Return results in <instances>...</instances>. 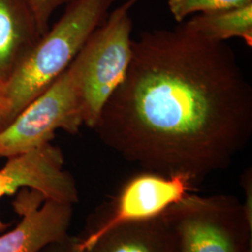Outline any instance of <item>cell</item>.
Here are the masks:
<instances>
[{
  "mask_svg": "<svg viewBox=\"0 0 252 252\" xmlns=\"http://www.w3.org/2000/svg\"><path fill=\"white\" fill-rule=\"evenodd\" d=\"M93 129L126 161L196 184L227 169L252 134V89L234 51L190 32H143Z\"/></svg>",
  "mask_w": 252,
  "mask_h": 252,
  "instance_id": "1",
  "label": "cell"
},
{
  "mask_svg": "<svg viewBox=\"0 0 252 252\" xmlns=\"http://www.w3.org/2000/svg\"><path fill=\"white\" fill-rule=\"evenodd\" d=\"M116 0H73L6 81V126L67 69ZM5 126V127H6Z\"/></svg>",
  "mask_w": 252,
  "mask_h": 252,
  "instance_id": "2",
  "label": "cell"
},
{
  "mask_svg": "<svg viewBox=\"0 0 252 252\" xmlns=\"http://www.w3.org/2000/svg\"><path fill=\"white\" fill-rule=\"evenodd\" d=\"M137 1L127 0L110 12L69 65L80 92L83 123L90 128L126 77L133 53L130 9Z\"/></svg>",
  "mask_w": 252,
  "mask_h": 252,
  "instance_id": "3",
  "label": "cell"
},
{
  "mask_svg": "<svg viewBox=\"0 0 252 252\" xmlns=\"http://www.w3.org/2000/svg\"><path fill=\"white\" fill-rule=\"evenodd\" d=\"M162 217L175 252H252V221L233 195L189 193Z\"/></svg>",
  "mask_w": 252,
  "mask_h": 252,
  "instance_id": "4",
  "label": "cell"
},
{
  "mask_svg": "<svg viewBox=\"0 0 252 252\" xmlns=\"http://www.w3.org/2000/svg\"><path fill=\"white\" fill-rule=\"evenodd\" d=\"M84 126L77 81L68 66L42 94L0 131V157L9 158L49 144L56 131Z\"/></svg>",
  "mask_w": 252,
  "mask_h": 252,
  "instance_id": "5",
  "label": "cell"
},
{
  "mask_svg": "<svg viewBox=\"0 0 252 252\" xmlns=\"http://www.w3.org/2000/svg\"><path fill=\"white\" fill-rule=\"evenodd\" d=\"M195 183L185 174L162 175L144 171L128 180L112 202L108 215L79 237L81 252L88 250L109 231L161 216L194 189Z\"/></svg>",
  "mask_w": 252,
  "mask_h": 252,
  "instance_id": "6",
  "label": "cell"
},
{
  "mask_svg": "<svg viewBox=\"0 0 252 252\" xmlns=\"http://www.w3.org/2000/svg\"><path fill=\"white\" fill-rule=\"evenodd\" d=\"M26 188L38 191L46 200L73 206L79 200L76 181L63 168V153L52 143L9 157L0 168V199ZM9 227L0 220V232Z\"/></svg>",
  "mask_w": 252,
  "mask_h": 252,
  "instance_id": "7",
  "label": "cell"
},
{
  "mask_svg": "<svg viewBox=\"0 0 252 252\" xmlns=\"http://www.w3.org/2000/svg\"><path fill=\"white\" fill-rule=\"evenodd\" d=\"M21 220L0 234V252H39L68 235L73 205L46 200L38 191L23 189L13 202Z\"/></svg>",
  "mask_w": 252,
  "mask_h": 252,
  "instance_id": "8",
  "label": "cell"
},
{
  "mask_svg": "<svg viewBox=\"0 0 252 252\" xmlns=\"http://www.w3.org/2000/svg\"><path fill=\"white\" fill-rule=\"evenodd\" d=\"M40 36L27 0H0V79L8 80Z\"/></svg>",
  "mask_w": 252,
  "mask_h": 252,
  "instance_id": "9",
  "label": "cell"
},
{
  "mask_svg": "<svg viewBox=\"0 0 252 252\" xmlns=\"http://www.w3.org/2000/svg\"><path fill=\"white\" fill-rule=\"evenodd\" d=\"M84 252H175V248L161 215L117 227Z\"/></svg>",
  "mask_w": 252,
  "mask_h": 252,
  "instance_id": "10",
  "label": "cell"
},
{
  "mask_svg": "<svg viewBox=\"0 0 252 252\" xmlns=\"http://www.w3.org/2000/svg\"><path fill=\"white\" fill-rule=\"evenodd\" d=\"M190 32L214 41L242 38L252 45V4L242 8L198 13L184 25Z\"/></svg>",
  "mask_w": 252,
  "mask_h": 252,
  "instance_id": "11",
  "label": "cell"
},
{
  "mask_svg": "<svg viewBox=\"0 0 252 252\" xmlns=\"http://www.w3.org/2000/svg\"><path fill=\"white\" fill-rule=\"evenodd\" d=\"M252 0H168L172 16L181 23L194 13H207L252 5Z\"/></svg>",
  "mask_w": 252,
  "mask_h": 252,
  "instance_id": "12",
  "label": "cell"
},
{
  "mask_svg": "<svg viewBox=\"0 0 252 252\" xmlns=\"http://www.w3.org/2000/svg\"><path fill=\"white\" fill-rule=\"evenodd\" d=\"M73 0H27L36 19L39 33L42 36L48 31L49 23L54 11Z\"/></svg>",
  "mask_w": 252,
  "mask_h": 252,
  "instance_id": "13",
  "label": "cell"
},
{
  "mask_svg": "<svg viewBox=\"0 0 252 252\" xmlns=\"http://www.w3.org/2000/svg\"><path fill=\"white\" fill-rule=\"evenodd\" d=\"M80 238L67 235L60 241L49 244L39 252H81L79 248Z\"/></svg>",
  "mask_w": 252,
  "mask_h": 252,
  "instance_id": "14",
  "label": "cell"
},
{
  "mask_svg": "<svg viewBox=\"0 0 252 252\" xmlns=\"http://www.w3.org/2000/svg\"><path fill=\"white\" fill-rule=\"evenodd\" d=\"M241 185L245 192V202L242 204L247 216L252 221V176L251 169H248L244 173Z\"/></svg>",
  "mask_w": 252,
  "mask_h": 252,
  "instance_id": "15",
  "label": "cell"
},
{
  "mask_svg": "<svg viewBox=\"0 0 252 252\" xmlns=\"http://www.w3.org/2000/svg\"><path fill=\"white\" fill-rule=\"evenodd\" d=\"M0 110L4 114L5 126H6V120L9 112V103L6 95V81L2 79H0Z\"/></svg>",
  "mask_w": 252,
  "mask_h": 252,
  "instance_id": "16",
  "label": "cell"
},
{
  "mask_svg": "<svg viewBox=\"0 0 252 252\" xmlns=\"http://www.w3.org/2000/svg\"><path fill=\"white\" fill-rule=\"evenodd\" d=\"M5 127V118L3 112L0 110V131Z\"/></svg>",
  "mask_w": 252,
  "mask_h": 252,
  "instance_id": "17",
  "label": "cell"
}]
</instances>
